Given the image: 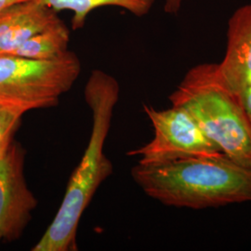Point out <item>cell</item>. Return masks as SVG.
<instances>
[{
    "label": "cell",
    "mask_w": 251,
    "mask_h": 251,
    "mask_svg": "<svg viewBox=\"0 0 251 251\" xmlns=\"http://www.w3.org/2000/svg\"><path fill=\"white\" fill-rule=\"evenodd\" d=\"M183 0H165L164 9L169 14H177L181 8Z\"/></svg>",
    "instance_id": "4fadbf2b"
},
{
    "label": "cell",
    "mask_w": 251,
    "mask_h": 251,
    "mask_svg": "<svg viewBox=\"0 0 251 251\" xmlns=\"http://www.w3.org/2000/svg\"><path fill=\"white\" fill-rule=\"evenodd\" d=\"M154 130L153 139L127 155H140V164H155L190 157H227L202 130L195 118L180 107L156 110L144 105Z\"/></svg>",
    "instance_id": "5b68a950"
},
{
    "label": "cell",
    "mask_w": 251,
    "mask_h": 251,
    "mask_svg": "<svg viewBox=\"0 0 251 251\" xmlns=\"http://www.w3.org/2000/svg\"><path fill=\"white\" fill-rule=\"evenodd\" d=\"M1 13H2V12H1ZM1 13H0V14H1Z\"/></svg>",
    "instance_id": "9a60e30c"
},
{
    "label": "cell",
    "mask_w": 251,
    "mask_h": 251,
    "mask_svg": "<svg viewBox=\"0 0 251 251\" xmlns=\"http://www.w3.org/2000/svg\"><path fill=\"white\" fill-rule=\"evenodd\" d=\"M80 71V61L71 51L48 61L0 55V100L27 111L54 107Z\"/></svg>",
    "instance_id": "277c9868"
},
{
    "label": "cell",
    "mask_w": 251,
    "mask_h": 251,
    "mask_svg": "<svg viewBox=\"0 0 251 251\" xmlns=\"http://www.w3.org/2000/svg\"><path fill=\"white\" fill-rule=\"evenodd\" d=\"M58 20L55 10L37 0L6 9L0 14V55H13L28 39Z\"/></svg>",
    "instance_id": "ba28073f"
},
{
    "label": "cell",
    "mask_w": 251,
    "mask_h": 251,
    "mask_svg": "<svg viewBox=\"0 0 251 251\" xmlns=\"http://www.w3.org/2000/svg\"><path fill=\"white\" fill-rule=\"evenodd\" d=\"M69 39V30L59 19L36 36L28 39L13 55L39 61L53 60L68 51Z\"/></svg>",
    "instance_id": "30bf717a"
},
{
    "label": "cell",
    "mask_w": 251,
    "mask_h": 251,
    "mask_svg": "<svg viewBox=\"0 0 251 251\" xmlns=\"http://www.w3.org/2000/svg\"><path fill=\"white\" fill-rule=\"evenodd\" d=\"M25 1L28 0H0V13L12 6H15L17 4L25 2Z\"/></svg>",
    "instance_id": "5bb4252c"
},
{
    "label": "cell",
    "mask_w": 251,
    "mask_h": 251,
    "mask_svg": "<svg viewBox=\"0 0 251 251\" xmlns=\"http://www.w3.org/2000/svg\"><path fill=\"white\" fill-rule=\"evenodd\" d=\"M26 112L25 108L0 100V160L9 151L22 117Z\"/></svg>",
    "instance_id": "8fae6325"
},
{
    "label": "cell",
    "mask_w": 251,
    "mask_h": 251,
    "mask_svg": "<svg viewBox=\"0 0 251 251\" xmlns=\"http://www.w3.org/2000/svg\"><path fill=\"white\" fill-rule=\"evenodd\" d=\"M172 106L186 110L225 155L251 169V124L239 96L222 79L218 63L191 68L170 96Z\"/></svg>",
    "instance_id": "3957f363"
},
{
    "label": "cell",
    "mask_w": 251,
    "mask_h": 251,
    "mask_svg": "<svg viewBox=\"0 0 251 251\" xmlns=\"http://www.w3.org/2000/svg\"><path fill=\"white\" fill-rule=\"evenodd\" d=\"M84 94L92 114L90 141L71 175L57 214L33 251H77L76 233L81 216L101 182L113 172V165L104 154L103 146L119 97V85L112 75L94 70Z\"/></svg>",
    "instance_id": "6da1fadb"
},
{
    "label": "cell",
    "mask_w": 251,
    "mask_h": 251,
    "mask_svg": "<svg viewBox=\"0 0 251 251\" xmlns=\"http://www.w3.org/2000/svg\"><path fill=\"white\" fill-rule=\"evenodd\" d=\"M41 4L53 9L71 10L73 30L84 26L86 20L92 10L105 6L119 7L127 10L135 16L142 17L152 9L155 0H37Z\"/></svg>",
    "instance_id": "9c48e42d"
},
{
    "label": "cell",
    "mask_w": 251,
    "mask_h": 251,
    "mask_svg": "<svg viewBox=\"0 0 251 251\" xmlns=\"http://www.w3.org/2000/svg\"><path fill=\"white\" fill-rule=\"evenodd\" d=\"M25 150L16 142L0 160V242L18 240L37 206L25 177Z\"/></svg>",
    "instance_id": "8992f818"
},
{
    "label": "cell",
    "mask_w": 251,
    "mask_h": 251,
    "mask_svg": "<svg viewBox=\"0 0 251 251\" xmlns=\"http://www.w3.org/2000/svg\"><path fill=\"white\" fill-rule=\"evenodd\" d=\"M135 182L167 206L201 209L251 202V169L228 157H190L131 170Z\"/></svg>",
    "instance_id": "7a4b0ae2"
},
{
    "label": "cell",
    "mask_w": 251,
    "mask_h": 251,
    "mask_svg": "<svg viewBox=\"0 0 251 251\" xmlns=\"http://www.w3.org/2000/svg\"><path fill=\"white\" fill-rule=\"evenodd\" d=\"M245 113L251 124V85L238 94Z\"/></svg>",
    "instance_id": "7c38bea8"
},
{
    "label": "cell",
    "mask_w": 251,
    "mask_h": 251,
    "mask_svg": "<svg viewBox=\"0 0 251 251\" xmlns=\"http://www.w3.org/2000/svg\"><path fill=\"white\" fill-rule=\"evenodd\" d=\"M218 69L225 85L237 95L251 85V4L236 9L229 19L227 46Z\"/></svg>",
    "instance_id": "52a82bcc"
}]
</instances>
